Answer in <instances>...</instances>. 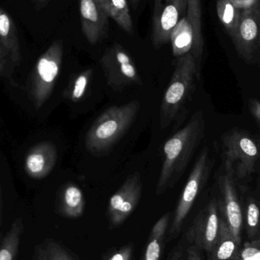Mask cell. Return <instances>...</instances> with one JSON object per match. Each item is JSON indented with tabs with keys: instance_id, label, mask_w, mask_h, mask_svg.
<instances>
[{
	"instance_id": "cell-6",
	"label": "cell",
	"mask_w": 260,
	"mask_h": 260,
	"mask_svg": "<svg viewBox=\"0 0 260 260\" xmlns=\"http://www.w3.org/2000/svg\"><path fill=\"white\" fill-rule=\"evenodd\" d=\"M239 57L249 65L260 67V6L254 3L241 12L232 36Z\"/></svg>"
},
{
	"instance_id": "cell-15",
	"label": "cell",
	"mask_w": 260,
	"mask_h": 260,
	"mask_svg": "<svg viewBox=\"0 0 260 260\" xmlns=\"http://www.w3.org/2000/svg\"><path fill=\"white\" fill-rule=\"evenodd\" d=\"M56 159V147L50 142H41L34 147L26 156L24 170L30 177L40 180L51 172Z\"/></svg>"
},
{
	"instance_id": "cell-30",
	"label": "cell",
	"mask_w": 260,
	"mask_h": 260,
	"mask_svg": "<svg viewBox=\"0 0 260 260\" xmlns=\"http://www.w3.org/2000/svg\"><path fill=\"white\" fill-rule=\"evenodd\" d=\"M200 250L193 246H191L187 250V259L186 260H204L200 253Z\"/></svg>"
},
{
	"instance_id": "cell-9",
	"label": "cell",
	"mask_w": 260,
	"mask_h": 260,
	"mask_svg": "<svg viewBox=\"0 0 260 260\" xmlns=\"http://www.w3.org/2000/svg\"><path fill=\"white\" fill-rule=\"evenodd\" d=\"M188 0H154L151 41L158 49L171 41V34L186 15Z\"/></svg>"
},
{
	"instance_id": "cell-27",
	"label": "cell",
	"mask_w": 260,
	"mask_h": 260,
	"mask_svg": "<svg viewBox=\"0 0 260 260\" xmlns=\"http://www.w3.org/2000/svg\"><path fill=\"white\" fill-rule=\"evenodd\" d=\"M249 110L260 129V99H251L249 102Z\"/></svg>"
},
{
	"instance_id": "cell-22",
	"label": "cell",
	"mask_w": 260,
	"mask_h": 260,
	"mask_svg": "<svg viewBox=\"0 0 260 260\" xmlns=\"http://www.w3.org/2000/svg\"><path fill=\"white\" fill-rule=\"evenodd\" d=\"M93 76L91 69L84 70L73 76L63 92L64 97L72 102L82 100L89 86Z\"/></svg>"
},
{
	"instance_id": "cell-25",
	"label": "cell",
	"mask_w": 260,
	"mask_h": 260,
	"mask_svg": "<svg viewBox=\"0 0 260 260\" xmlns=\"http://www.w3.org/2000/svg\"><path fill=\"white\" fill-rule=\"evenodd\" d=\"M50 260H75L70 253L56 241L47 239L44 243Z\"/></svg>"
},
{
	"instance_id": "cell-3",
	"label": "cell",
	"mask_w": 260,
	"mask_h": 260,
	"mask_svg": "<svg viewBox=\"0 0 260 260\" xmlns=\"http://www.w3.org/2000/svg\"><path fill=\"white\" fill-rule=\"evenodd\" d=\"M139 109L140 104L137 101L107 109L86 133V149L95 156L109 152L133 125Z\"/></svg>"
},
{
	"instance_id": "cell-33",
	"label": "cell",
	"mask_w": 260,
	"mask_h": 260,
	"mask_svg": "<svg viewBox=\"0 0 260 260\" xmlns=\"http://www.w3.org/2000/svg\"><path fill=\"white\" fill-rule=\"evenodd\" d=\"M2 221V196L1 190H0V225H1Z\"/></svg>"
},
{
	"instance_id": "cell-2",
	"label": "cell",
	"mask_w": 260,
	"mask_h": 260,
	"mask_svg": "<svg viewBox=\"0 0 260 260\" xmlns=\"http://www.w3.org/2000/svg\"><path fill=\"white\" fill-rule=\"evenodd\" d=\"M175 68L160 105V125L162 129L174 125L180 126L186 120L187 106L192 99L200 70L191 54L177 58Z\"/></svg>"
},
{
	"instance_id": "cell-20",
	"label": "cell",
	"mask_w": 260,
	"mask_h": 260,
	"mask_svg": "<svg viewBox=\"0 0 260 260\" xmlns=\"http://www.w3.org/2000/svg\"><path fill=\"white\" fill-rule=\"evenodd\" d=\"M170 215L165 214L153 226L148 243L141 260H159L161 254L164 239L169 223Z\"/></svg>"
},
{
	"instance_id": "cell-4",
	"label": "cell",
	"mask_w": 260,
	"mask_h": 260,
	"mask_svg": "<svg viewBox=\"0 0 260 260\" xmlns=\"http://www.w3.org/2000/svg\"><path fill=\"white\" fill-rule=\"evenodd\" d=\"M221 147L224 172L235 181H243L254 173L260 158V144L253 136L244 130L232 129L223 135Z\"/></svg>"
},
{
	"instance_id": "cell-18",
	"label": "cell",
	"mask_w": 260,
	"mask_h": 260,
	"mask_svg": "<svg viewBox=\"0 0 260 260\" xmlns=\"http://www.w3.org/2000/svg\"><path fill=\"white\" fill-rule=\"evenodd\" d=\"M240 245L241 244L234 238L230 229L221 218L219 235L212 251L209 253L211 259H235L238 255Z\"/></svg>"
},
{
	"instance_id": "cell-24",
	"label": "cell",
	"mask_w": 260,
	"mask_h": 260,
	"mask_svg": "<svg viewBox=\"0 0 260 260\" xmlns=\"http://www.w3.org/2000/svg\"><path fill=\"white\" fill-rule=\"evenodd\" d=\"M109 17L128 35H133V21L126 0H110Z\"/></svg>"
},
{
	"instance_id": "cell-17",
	"label": "cell",
	"mask_w": 260,
	"mask_h": 260,
	"mask_svg": "<svg viewBox=\"0 0 260 260\" xmlns=\"http://www.w3.org/2000/svg\"><path fill=\"white\" fill-rule=\"evenodd\" d=\"M0 43L6 50L11 62L19 65L21 47L16 28L12 18L4 9L0 8Z\"/></svg>"
},
{
	"instance_id": "cell-32",
	"label": "cell",
	"mask_w": 260,
	"mask_h": 260,
	"mask_svg": "<svg viewBox=\"0 0 260 260\" xmlns=\"http://www.w3.org/2000/svg\"><path fill=\"white\" fill-rule=\"evenodd\" d=\"M171 260H184L183 258V256H182L181 252H177V253H174V256L171 258Z\"/></svg>"
},
{
	"instance_id": "cell-8",
	"label": "cell",
	"mask_w": 260,
	"mask_h": 260,
	"mask_svg": "<svg viewBox=\"0 0 260 260\" xmlns=\"http://www.w3.org/2000/svg\"><path fill=\"white\" fill-rule=\"evenodd\" d=\"M107 83L115 91L131 85H142V81L135 62L126 49L114 44L105 50L100 59Z\"/></svg>"
},
{
	"instance_id": "cell-16",
	"label": "cell",
	"mask_w": 260,
	"mask_h": 260,
	"mask_svg": "<svg viewBox=\"0 0 260 260\" xmlns=\"http://www.w3.org/2000/svg\"><path fill=\"white\" fill-rule=\"evenodd\" d=\"M85 209V199L82 189L74 183L66 184L58 197V210L62 216L78 218Z\"/></svg>"
},
{
	"instance_id": "cell-11",
	"label": "cell",
	"mask_w": 260,
	"mask_h": 260,
	"mask_svg": "<svg viewBox=\"0 0 260 260\" xmlns=\"http://www.w3.org/2000/svg\"><path fill=\"white\" fill-rule=\"evenodd\" d=\"M218 187L221 193L218 207L221 218L230 229L234 238L241 244L244 214L238 198L236 181L231 174L224 172L218 178Z\"/></svg>"
},
{
	"instance_id": "cell-13",
	"label": "cell",
	"mask_w": 260,
	"mask_h": 260,
	"mask_svg": "<svg viewBox=\"0 0 260 260\" xmlns=\"http://www.w3.org/2000/svg\"><path fill=\"white\" fill-rule=\"evenodd\" d=\"M202 30V0H188L186 15L177 23L172 32L183 35L193 43V56L200 71L204 50Z\"/></svg>"
},
{
	"instance_id": "cell-34",
	"label": "cell",
	"mask_w": 260,
	"mask_h": 260,
	"mask_svg": "<svg viewBox=\"0 0 260 260\" xmlns=\"http://www.w3.org/2000/svg\"><path fill=\"white\" fill-rule=\"evenodd\" d=\"M139 0H131L132 4H133V6L134 8H136V6H137L138 3H139Z\"/></svg>"
},
{
	"instance_id": "cell-5",
	"label": "cell",
	"mask_w": 260,
	"mask_h": 260,
	"mask_svg": "<svg viewBox=\"0 0 260 260\" xmlns=\"http://www.w3.org/2000/svg\"><path fill=\"white\" fill-rule=\"evenodd\" d=\"M63 56L62 41H55L38 59L30 80V95L37 109L48 100L59 76Z\"/></svg>"
},
{
	"instance_id": "cell-31",
	"label": "cell",
	"mask_w": 260,
	"mask_h": 260,
	"mask_svg": "<svg viewBox=\"0 0 260 260\" xmlns=\"http://www.w3.org/2000/svg\"><path fill=\"white\" fill-rule=\"evenodd\" d=\"M102 9L105 11L108 16H109L110 12V0H97ZM110 18V17H109Z\"/></svg>"
},
{
	"instance_id": "cell-19",
	"label": "cell",
	"mask_w": 260,
	"mask_h": 260,
	"mask_svg": "<svg viewBox=\"0 0 260 260\" xmlns=\"http://www.w3.org/2000/svg\"><path fill=\"white\" fill-rule=\"evenodd\" d=\"M24 232L22 218H16L6 235L0 237V260H16Z\"/></svg>"
},
{
	"instance_id": "cell-28",
	"label": "cell",
	"mask_w": 260,
	"mask_h": 260,
	"mask_svg": "<svg viewBox=\"0 0 260 260\" xmlns=\"http://www.w3.org/2000/svg\"><path fill=\"white\" fill-rule=\"evenodd\" d=\"M33 260H50L48 253L44 244L36 246L34 253Z\"/></svg>"
},
{
	"instance_id": "cell-21",
	"label": "cell",
	"mask_w": 260,
	"mask_h": 260,
	"mask_svg": "<svg viewBox=\"0 0 260 260\" xmlns=\"http://www.w3.org/2000/svg\"><path fill=\"white\" fill-rule=\"evenodd\" d=\"M216 11L220 21L232 38L239 23L241 12H240L233 0H218Z\"/></svg>"
},
{
	"instance_id": "cell-36",
	"label": "cell",
	"mask_w": 260,
	"mask_h": 260,
	"mask_svg": "<svg viewBox=\"0 0 260 260\" xmlns=\"http://www.w3.org/2000/svg\"><path fill=\"white\" fill-rule=\"evenodd\" d=\"M259 166H260V158H259Z\"/></svg>"
},
{
	"instance_id": "cell-26",
	"label": "cell",
	"mask_w": 260,
	"mask_h": 260,
	"mask_svg": "<svg viewBox=\"0 0 260 260\" xmlns=\"http://www.w3.org/2000/svg\"><path fill=\"white\" fill-rule=\"evenodd\" d=\"M132 253L133 249L131 246L126 245L114 252L107 260H131Z\"/></svg>"
},
{
	"instance_id": "cell-7",
	"label": "cell",
	"mask_w": 260,
	"mask_h": 260,
	"mask_svg": "<svg viewBox=\"0 0 260 260\" xmlns=\"http://www.w3.org/2000/svg\"><path fill=\"white\" fill-rule=\"evenodd\" d=\"M212 168L213 160L211 158L209 148L205 146L202 149L180 195L171 225V233L180 232L199 193L207 182Z\"/></svg>"
},
{
	"instance_id": "cell-35",
	"label": "cell",
	"mask_w": 260,
	"mask_h": 260,
	"mask_svg": "<svg viewBox=\"0 0 260 260\" xmlns=\"http://www.w3.org/2000/svg\"><path fill=\"white\" fill-rule=\"evenodd\" d=\"M38 1L42 2V3H44V2H47L48 1V0H38Z\"/></svg>"
},
{
	"instance_id": "cell-23",
	"label": "cell",
	"mask_w": 260,
	"mask_h": 260,
	"mask_svg": "<svg viewBox=\"0 0 260 260\" xmlns=\"http://www.w3.org/2000/svg\"><path fill=\"white\" fill-rule=\"evenodd\" d=\"M246 232L247 238L251 241L259 240L260 236V206L253 198L247 199L246 203L245 216Z\"/></svg>"
},
{
	"instance_id": "cell-1",
	"label": "cell",
	"mask_w": 260,
	"mask_h": 260,
	"mask_svg": "<svg viewBox=\"0 0 260 260\" xmlns=\"http://www.w3.org/2000/svg\"><path fill=\"white\" fill-rule=\"evenodd\" d=\"M206 122L198 111L183 128L177 130L163 148L164 161L156 186L157 195L175 186L184 173L205 136Z\"/></svg>"
},
{
	"instance_id": "cell-14",
	"label": "cell",
	"mask_w": 260,
	"mask_h": 260,
	"mask_svg": "<svg viewBox=\"0 0 260 260\" xmlns=\"http://www.w3.org/2000/svg\"><path fill=\"white\" fill-rule=\"evenodd\" d=\"M79 10L82 30L87 41L95 45L107 38L109 16L97 0H79Z\"/></svg>"
},
{
	"instance_id": "cell-10",
	"label": "cell",
	"mask_w": 260,
	"mask_h": 260,
	"mask_svg": "<svg viewBox=\"0 0 260 260\" xmlns=\"http://www.w3.org/2000/svg\"><path fill=\"white\" fill-rule=\"evenodd\" d=\"M221 216L218 203L212 199L200 212L187 234L192 246L210 253L216 242L221 227Z\"/></svg>"
},
{
	"instance_id": "cell-29",
	"label": "cell",
	"mask_w": 260,
	"mask_h": 260,
	"mask_svg": "<svg viewBox=\"0 0 260 260\" xmlns=\"http://www.w3.org/2000/svg\"><path fill=\"white\" fill-rule=\"evenodd\" d=\"M8 59L10 60L7 53H6V50L3 48V45L0 43V76L4 74L5 71H6V63H7Z\"/></svg>"
},
{
	"instance_id": "cell-12",
	"label": "cell",
	"mask_w": 260,
	"mask_h": 260,
	"mask_svg": "<svg viewBox=\"0 0 260 260\" xmlns=\"http://www.w3.org/2000/svg\"><path fill=\"white\" fill-rule=\"evenodd\" d=\"M142 181L139 173L128 176L120 189L111 197L108 214L111 224H121L135 210L141 196Z\"/></svg>"
}]
</instances>
